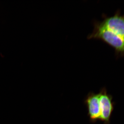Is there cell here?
<instances>
[{
    "mask_svg": "<svg viewBox=\"0 0 124 124\" xmlns=\"http://www.w3.org/2000/svg\"><path fill=\"white\" fill-rule=\"evenodd\" d=\"M93 25V30L88 36V39L101 40L114 49L117 57H124V40L104 27L100 22L95 21Z\"/></svg>",
    "mask_w": 124,
    "mask_h": 124,
    "instance_id": "cell-1",
    "label": "cell"
},
{
    "mask_svg": "<svg viewBox=\"0 0 124 124\" xmlns=\"http://www.w3.org/2000/svg\"><path fill=\"white\" fill-rule=\"evenodd\" d=\"M102 17L103 20L100 22L101 24L124 40V14H121L118 10L113 16L103 15Z\"/></svg>",
    "mask_w": 124,
    "mask_h": 124,
    "instance_id": "cell-2",
    "label": "cell"
},
{
    "mask_svg": "<svg viewBox=\"0 0 124 124\" xmlns=\"http://www.w3.org/2000/svg\"><path fill=\"white\" fill-rule=\"evenodd\" d=\"M99 94L101 113L100 120L104 124H109L114 108L112 97L108 94L105 88L102 89Z\"/></svg>",
    "mask_w": 124,
    "mask_h": 124,
    "instance_id": "cell-3",
    "label": "cell"
},
{
    "mask_svg": "<svg viewBox=\"0 0 124 124\" xmlns=\"http://www.w3.org/2000/svg\"><path fill=\"white\" fill-rule=\"evenodd\" d=\"M88 108V114L91 122H96L101 117L99 94L90 93L85 101Z\"/></svg>",
    "mask_w": 124,
    "mask_h": 124,
    "instance_id": "cell-4",
    "label": "cell"
}]
</instances>
